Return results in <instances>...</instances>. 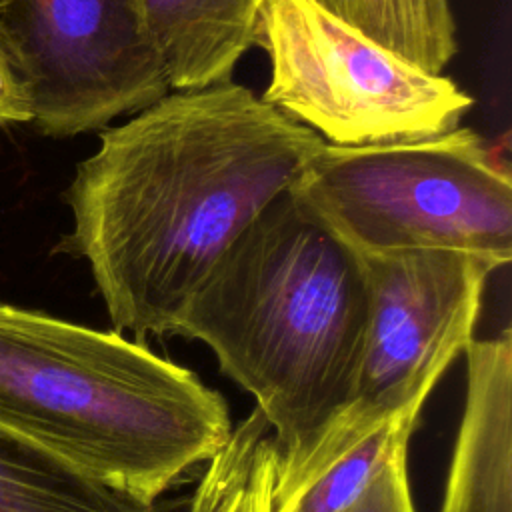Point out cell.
Listing matches in <instances>:
<instances>
[{
	"mask_svg": "<svg viewBox=\"0 0 512 512\" xmlns=\"http://www.w3.org/2000/svg\"><path fill=\"white\" fill-rule=\"evenodd\" d=\"M418 412L402 414L374 430L328 464L312 482L272 512H344L374 482L390 456L408 446Z\"/></svg>",
	"mask_w": 512,
	"mask_h": 512,
	"instance_id": "4fadbf2b",
	"label": "cell"
},
{
	"mask_svg": "<svg viewBox=\"0 0 512 512\" xmlns=\"http://www.w3.org/2000/svg\"><path fill=\"white\" fill-rule=\"evenodd\" d=\"M324 140L232 80L174 90L104 128L64 194L116 332L174 334L234 240L290 190Z\"/></svg>",
	"mask_w": 512,
	"mask_h": 512,
	"instance_id": "6da1fadb",
	"label": "cell"
},
{
	"mask_svg": "<svg viewBox=\"0 0 512 512\" xmlns=\"http://www.w3.org/2000/svg\"><path fill=\"white\" fill-rule=\"evenodd\" d=\"M368 320L362 256L284 192L212 266L174 334L204 342L254 396L284 464L352 402Z\"/></svg>",
	"mask_w": 512,
	"mask_h": 512,
	"instance_id": "7a4b0ae2",
	"label": "cell"
},
{
	"mask_svg": "<svg viewBox=\"0 0 512 512\" xmlns=\"http://www.w3.org/2000/svg\"><path fill=\"white\" fill-rule=\"evenodd\" d=\"M358 254L462 250L512 260V182L482 136L322 148L288 190Z\"/></svg>",
	"mask_w": 512,
	"mask_h": 512,
	"instance_id": "277c9868",
	"label": "cell"
},
{
	"mask_svg": "<svg viewBox=\"0 0 512 512\" xmlns=\"http://www.w3.org/2000/svg\"><path fill=\"white\" fill-rule=\"evenodd\" d=\"M324 8H328L330 12L338 14L340 18H344L348 22V12H350V0H318Z\"/></svg>",
	"mask_w": 512,
	"mask_h": 512,
	"instance_id": "2e32d148",
	"label": "cell"
},
{
	"mask_svg": "<svg viewBox=\"0 0 512 512\" xmlns=\"http://www.w3.org/2000/svg\"><path fill=\"white\" fill-rule=\"evenodd\" d=\"M0 38L44 136L104 128L170 92L132 0H2Z\"/></svg>",
	"mask_w": 512,
	"mask_h": 512,
	"instance_id": "52a82bcc",
	"label": "cell"
},
{
	"mask_svg": "<svg viewBox=\"0 0 512 512\" xmlns=\"http://www.w3.org/2000/svg\"><path fill=\"white\" fill-rule=\"evenodd\" d=\"M32 102L0 38V126L32 122Z\"/></svg>",
	"mask_w": 512,
	"mask_h": 512,
	"instance_id": "9a60e30c",
	"label": "cell"
},
{
	"mask_svg": "<svg viewBox=\"0 0 512 512\" xmlns=\"http://www.w3.org/2000/svg\"><path fill=\"white\" fill-rule=\"evenodd\" d=\"M270 60L262 100L332 146L440 136L472 96L376 44L318 0H264L256 40Z\"/></svg>",
	"mask_w": 512,
	"mask_h": 512,
	"instance_id": "5b68a950",
	"label": "cell"
},
{
	"mask_svg": "<svg viewBox=\"0 0 512 512\" xmlns=\"http://www.w3.org/2000/svg\"><path fill=\"white\" fill-rule=\"evenodd\" d=\"M268 424L254 410L224 448L208 460L192 512H272L278 450Z\"/></svg>",
	"mask_w": 512,
	"mask_h": 512,
	"instance_id": "8fae6325",
	"label": "cell"
},
{
	"mask_svg": "<svg viewBox=\"0 0 512 512\" xmlns=\"http://www.w3.org/2000/svg\"><path fill=\"white\" fill-rule=\"evenodd\" d=\"M348 24L432 74L458 50L450 0H350Z\"/></svg>",
	"mask_w": 512,
	"mask_h": 512,
	"instance_id": "7c38bea8",
	"label": "cell"
},
{
	"mask_svg": "<svg viewBox=\"0 0 512 512\" xmlns=\"http://www.w3.org/2000/svg\"><path fill=\"white\" fill-rule=\"evenodd\" d=\"M0 512H152L0 428Z\"/></svg>",
	"mask_w": 512,
	"mask_h": 512,
	"instance_id": "30bf717a",
	"label": "cell"
},
{
	"mask_svg": "<svg viewBox=\"0 0 512 512\" xmlns=\"http://www.w3.org/2000/svg\"><path fill=\"white\" fill-rule=\"evenodd\" d=\"M0 428L152 504L228 442L226 400L120 332L0 302Z\"/></svg>",
	"mask_w": 512,
	"mask_h": 512,
	"instance_id": "3957f363",
	"label": "cell"
},
{
	"mask_svg": "<svg viewBox=\"0 0 512 512\" xmlns=\"http://www.w3.org/2000/svg\"><path fill=\"white\" fill-rule=\"evenodd\" d=\"M370 286L368 336L352 402L308 446L328 462L390 420L422 410L466 352L496 260L462 250L360 254Z\"/></svg>",
	"mask_w": 512,
	"mask_h": 512,
	"instance_id": "8992f818",
	"label": "cell"
},
{
	"mask_svg": "<svg viewBox=\"0 0 512 512\" xmlns=\"http://www.w3.org/2000/svg\"><path fill=\"white\" fill-rule=\"evenodd\" d=\"M0 6H2V0H0Z\"/></svg>",
	"mask_w": 512,
	"mask_h": 512,
	"instance_id": "e0dca14e",
	"label": "cell"
},
{
	"mask_svg": "<svg viewBox=\"0 0 512 512\" xmlns=\"http://www.w3.org/2000/svg\"><path fill=\"white\" fill-rule=\"evenodd\" d=\"M408 446L398 448L374 482L344 512H416L406 468Z\"/></svg>",
	"mask_w": 512,
	"mask_h": 512,
	"instance_id": "5bb4252c",
	"label": "cell"
},
{
	"mask_svg": "<svg viewBox=\"0 0 512 512\" xmlns=\"http://www.w3.org/2000/svg\"><path fill=\"white\" fill-rule=\"evenodd\" d=\"M466 402L440 512H512V336L466 348Z\"/></svg>",
	"mask_w": 512,
	"mask_h": 512,
	"instance_id": "ba28073f",
	"label": "cell"
},
{
	"mask_svg": "<svg viewBox=\"0 0 512 512\" xmlns=\"http://www.w3.org/2000/svg\"><path fill=\"white\" fill-rule=\"evenodd\" d=\"M264 0H132L170 90L232 80Z\"/></svg>",
	"mask_w": 512,
	"mask_h": 512,
	"instance_id": "9c48e42d",
	"label": "cell"
}]
</instances>
